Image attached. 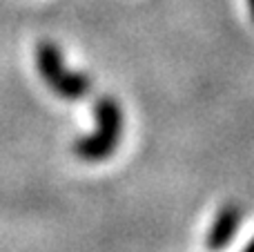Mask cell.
Returning a JSON list of instances; mask_svg holds the SVG:
<instances>
[{
    "mask_svg": "<svg viewBox=\"0 0 254 252\" xmlns=\"http://www.w3.org/2000/svg\"><path fill=\"white\" fill-rule=\"evenodd\" d=\"M96 129L74 143V154L85 163H101L114 156L123 138V107L114 96H101L94 103Z\"/></svg>",
    "mask_w": 254,
    "mask_h": 252,
    "instance_id": "1",
    "label": "cell"
},
{
    "mask_svg": "<svg viewBox=\"0 0 254 252\" xmlns=\"http://www.w3.org/2000/svg\"><path fill=\"white\" fill-rule=\"evenodd\" d=\"M241 223H243V208L239 203H234V201L225 203L214 214V221H212L210 230H207V237H205L207 250L223 252L234 241L237 232L241 230Z\"/></svg>",
    "mask_w": 254,
    "mask_h": 252,
    "instance_id": "2",
    "label": "cell"
},
{
    "mask_svg": "<svg viewBox=\"0 0 254 252\" xmlns=\"http://www.w3.org/2000/svg\"><path fill=\"white\" fill-rule=\"evenodd\" d=\"M34 61H36V69H38L40 78L45 80V85H47L49 89H52L67 71L63 49L58 47L56 43H52V40H40V43L36 45Z\"/></svg>",
    "mask_w": 254,
    "mask_h": 252,
    "instance_id": "3",
    "label": "cell"
},
{
    "mask_svg": "<svg viewBox=\"0 0 254 252\" xmlns=\"http://www.w3.org/2000/svg\"><path fill=\"white\" fill-rule=\"evenodd\" d=\"M52 92L63 101H83L92 92V78L80 69H67L65 76L52 87Z\"/></svg>",
    "mask_w": 254,
    "mask_h": 252,
    "instance_id": "4",
    "label": "cell"
},
{
    "mask_svg": "<svg viewBox=\"0 0 254 252\" xmlns=\"http://www.w3.org/2000/svg\"><path fill=\"white\" fill-rule=\"evenodd\" d=\"M243 252H252V246H246V248H243Z\"/></svg>",
    "mask_w": 254,
    "mask_h": 252,
    "instance_id": "5",
    "label": "cell"
}]
</instances>
